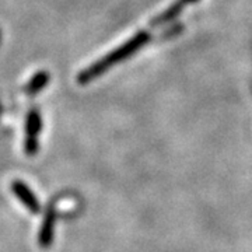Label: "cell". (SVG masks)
Masks as SVG:
<instances>
[{
    "label": "cell",
    "mask_w": 252,
    "mask_h": 252,
    "mask_svg": "<svg viewBox=\"0 0 252 252\" xmlns=\"http://www.w3.org/2000/svg\"><path fill=\"white\" fill-rule=\"evenodd\" d=\"M152 38L150 30H143L139 31L136 35H133L130 39H127L124 45L118 46L115 51L109 52L107 56H104L102 59H99L95 63H93L87 69H84L83 72L77 76V83L79 84H89L93 80H95L98 76L109 70L112 66H115L117 63L126 61L129 56L136 54L142 46H144Z\"/></svg>",
    "instance_id": "cell-1"
},
{
    "label": "cell",
    "mask_w": 252,
    "mask_h": 252,
    "mask_svg": "<svg viewBox=\"0 0 252 252\" xmlns=\"http://www.w3.org/2000/svg\"><path fill=\"white\" fill-rule=\"evenodd\" d=\"M42 127V121L38 109H31L27 115L26 124V153L34 154L38 149V135Z\"/></svg>",
    "instance_id": "cell-2"
},
{
    "label": "cell",
    "mask_w": 252,
    "mask_h": 252,
    "mask_svg": "<svg viewBox=\"0 0 252 252\" xmlns=\"http://www.w3.org/2000/svg\"><path fill=\"white\" fill-rule=\"evenodd\" d=\"M13 189H14V193L17 195L18 198L21 199V202H23L31 212L36 213V212L39 210V206H38V202H36L35 196L31 193V190H30L24 184H21V182H14V184H13Z\"/></svg>",
    "instance_id": "cell-3"
},
{
    "label": "cell",
    "mask_w": 252,
    "mask_h": 252,
    "mask_svg": "<svg viewBox=\"0 0 252 252\" xmlns=\"http://www.w3.org/2000/svg\"><path fill=\"white\" fill-rule=\"evenodd\" d=\"M48 81H49V73L38 72L26 86V93L28 95H35L45 87Z\"/></svg>",
    "instance_id": "cell-4"
}]
</instances>
